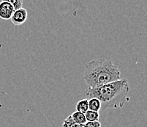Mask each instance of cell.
Segmentation results:
<instances>
[{"mask_svg": "<svg viewBox=\"0 0 147 127\" xmlns=\"http://www.w3.org/2000/svg\"><path fill=\"white\" fill-rule=\"evenodd\" d=\"M9 2L12 5L14 10H18L22 8L23 1L21 0H10Z\"/></svg>", "mask_w": 147, "mask_h": 127, "instance_id": "10", "label": "cell"}, {"mask_svg": "<svg viewBox=\"0 0 147 127\" xmlns=\"http://www.w3.org/2000/svg\"><path fill=\"white\" fill-rule=\"evenodd\" d=\"M88 104H89V110L97 112L100 110L102 107V104L97 98H92L88 99Z\"/></svg>", "mask_w": 147, "mask_h": 127, "instance_id": "5", "label": "cell"}, {"mask_svg": "<svg viewBox=\"0 0 147 127\" xmlns=\"http://www.w3.org/2000/svg\"><path fill=\"white\" fill-rule=\"evenodd\" d=\"M84 115H85L86 122H95V121H99V119H100V114L97 112L88 110Z\"/></svg>", "mask_w": 147, "mask_h": 127, "instance_id": "8", "label": "cell"}, {"mask_svg": "<svg viewBox=\"0 0 147 127\" xmlns=\"http://www.w3.org/2000/svg\"><path fill=\"white\" fill-rule=\"evenodd\" d=\"M62 127H83V125L76 124L72 119L71 115H69L66 119L64 120Z\"/></svg>", "mask_w": 147, "mask_h": 127, "instance_id": "9", "label": "cell"}, {"mask_svg": "<svg viewBox=\"0 0 147 127\" xmlns=\"http://www.w3.org/2000/svg\"><path fill=\"white\" fill-rule=\"evenodd\" d=\"M129 90L127 80L119 79L98 88H88L84 94L87 99L97 98L105 109H117L122 108L129 100Z\"/></svg>", "mask_w": 147, "mask_h": 127, "instance_id": "1", "label": "cell"}, {"mask_svg": "<svg viewBox=\"0 0 147 127\" xmlns=\"http://www.w3.org/2000/svg\"><path fill=\"white\" fill-rule=\"evenodd\" d=\"M14 11L9 1H2L0 2V18L3 20L10 19Z\"/></svg>", "mask_w": 147, "mask_h": 127, "instance_id": "4", "label": "cell"}, {"mask_svg": "<svg viewBox=\"0 0 147 127\" xmlns=\"http://www.w3.org/2000/svg\"><path fill=\"white\" fill-rule=\"evenodd\" d=\"M28 13L26 9L21 8L20 10H15L13 14L12 15L10 20H11L12 23L14 25L19 26V25L23 24L26 22L27 19Z\"/></svg>", "mask_w": 147, "mask_h": 127, "instance_id": "3", "label": "cell"}, {"mask_svg": "<svg viewBox=\"0 0 147 127\" xmlns=\"http://www.w3.org/2000/svg\"><path fill=\"white\" fill-rule=\"evenodd\" d=\"M88 110H89V104H88L87 98L80 100L76 104V111L78 113L85 114Z\"/></svg>", "mask_w": 147, "mask_h": 127, "instance_id": "6", "label": "cell"}, {"mask_svg": "<svg viewBox=\"0 0 147 127\" xmlns=\"http://www.w3.org/2000/svg\"><path fill=\"white\" fill-rule=\"evenodd\" d=\"M83 127H101V124L99 121L95 122H86L83 125Z\"/></svg>", "mask_w": 147, "mask_h": 127, "instance_id": "11", "label": "cell"}, {"mask_svg": "<svg viewBox=\"0 0 147 127\" xmlns=\"http://www.w3.org/2000/svg\"><path fill=\"white\" fill-rule=\"evenodd\" d=\"M83 79L88 88H95L121 79V73L111 60L100 58L86 65Z\"/></svg>", "mask_w": 147, "mask_h": 127, "instance_id": "2", "label": "cell"}, {"mask_svg": "<svg viewBox=\"0 0 147 127\" xmlns=\"http://www.w3.org/2000/svg\"><path fill=\"white\" fill-rule=\"evenodd\" d=\"M71 117L75 123L80 124V125H84V124H85L86 123L85 115L83 114V113H78L77 111L74 112V113L71 115Z\"/></svg>", "mask_w": 147, "mask_h": 127, "instance_id": "7", "label": "cell"}]
</instances>
